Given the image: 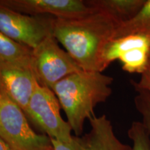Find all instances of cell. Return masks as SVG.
I'll list each match as a JSON object with an SVG mask.
<instances>
[{"label":"cell","mask_w":150,"mask_h":150,"mask_svg":"<svg viewBox=\"0 0 150 150\" xmlns=\"http://www.w3.org/2000/svg\"><path fill=\"white\" fill-rule=\"evenodd\" d=\"M119 23L95 11L73 18H54L52 34L82 70L103 72L105 48L115 39Z\"/></svg>","instance_id":"1"},{"label":"cell","mask_w":150,"mask_h":150,"mask_svg":"<svg viewBox=\"0 0 150 150\" xmlns=\"http://www.w3.org/2000/svg\"><path fill=\"white\" fill-rule=\"evenodd\" d=\"M113 79L100 72L81 70L52 88L76 136L83 133L84 122L95 116V108L112 94Z\"/></svg>","instance_id":"2"},{"label":"cell","mask_w":150,"mask_h":150,"mask_svg":"<svg viewBox=\"0 0 150 150\" xmlns=\"http://www.w3.org/2000/svg\"><path fill=\"white\" fill-rule=\"evenodd\" d=\"M0 137L12 150H54L51 138L33 131L23 110L1 89Z\"/></svg>","instance_id":"3"},{"label":"cell","mask_w":150,"mask_h":150,"mask_svg":"<svg viewBox=\"0 0 150 150\" xmlns=\"http://www.w3.org/2000/svg\"><path fill=\"white\" fill-rule=\"evenodd\" d=\"M31 70L38 83L52 90L60 81L83 70L52 33L32 50Z\"/></svg>","instance_id":"4"},{"label":"cell","mask_w":150,"mask_h":150,"mask_svg":"<svg viewBox=\"0 0 150 150\" xmlns=\"http://www.w3.org/2000/svg\"><path fill=\"white\" fill-rule=\"evenodd\" d=\"M61 108L59 99L52 90L38 83L25 115L51 139L69 142L74 136L69 123L62 117Z\"/></svg>","instance_id":"5"},{"label":"cell","mask_w":150,"mask_h":150,"mask_svg":"<svg viewBox=\"0 0 150 150\" xmlns=\"http://www.w3.org/2000/svg\"><path fill=\"white\" fill-rule=\"evenodd\" d=\"M54 18L29 16L0 5V31L15 42L32 50L52 34Z\"/></svg>","instance_id":"6"},{"label":"cell","mask_w":150,"mask_h":150,"mask_svg":"<svg viewBox=\"0 0 150 150\" xmlns=\"http://www.w3.org/2000/svg\"><path fill=\"white\" fill-rule=\"evenodd\" d=\"M106 68L118 60L124 71L142 74L148 70L150 60V36L133 34L113 39L105 48Z\"/></svg>","instance_id":"7"},{"label":"cell","mask_w":150,"mask_h":150,"mask_svg":"<svg viewBox=\"0 0 150 150\" xmlns=\"http://www.w3.org/2000/svg\"><path fill=\"white\" fill-rule=\"evenodd\" d=\"M0 5L29 16L56 18H79L95 11L83 0H0Z\"/></svg>","instance_id":"8"},{"label":"cell","mask_w":150,"mask_h":150,"mask_svg":"<svg viewBox=\"0 0 150 150\" xmlns=\"http://www.w3.org/2000/svg\"><path fill=\"white\" fill-rule=\"evenodd\" d=\"M38 83L31 68L0 64V89L25 113Z\"/></svg>","instance_id":"9"},{"label":"cell","mask_w":150,"mask_h":150,"mask_svg":"<svg viewBox=\"0 0 150 150\" xmlns=\"http://www.w3.org/2000/svg\"><path fill=\"white\" fill-rule=\"evenodd\" d=\"M89 121V132L82 137L78 136L79 150H131V146L117 138L111 122L106 115H95Z\"/></svg>","instance_id":"10"},{"label":"cell","mask_w":150,"mask_h":150,"mask_svg":"<svg viewBox=\"0 0 150 150\" xmlns=\"http://www.w3.org/2000/svg\"><path fill=\"white\" fill-rule=\"evenodd\" d=\"M146 0H88L86 4L95 11L104 13L118 23L127 22L139 12Z\"/></svg>","instance_id":"11"},{"label":"cell","mask_w":150,"mask_h":150,"mask_svg":"<svg viewBox=\"0 0 150 150\" xmlns=\"http://www.w3.org/2000/svg\"><path fill=\"white\" fill-rule=\"evenodd\" d=\"M32 49L11 40L0 31V64H12L31 69Z\"/></svg>","instance_id":"12"},{"label":"cell","mask_w":150,"mask_h":150,"mask_svg":"<svg viewBox=\"0 0 150 150\" xmlns=\"http://www.w3.org/2000/svg\"><path fill=\"white\" fill-rule=\"evenodd\" d=\"M133 34L150 36V0H146L145 4L134 18L119 24L115 31V39Z\"/></svg>","instance_id":"13"},{"label":"cell","mask_w":150,"mask_h":150,"mask_svg":"<svg viewBox=\"0 0 150 150\" xmlns=\"http://www.w3.org/2000/svg\"><path fill=\"white\" fill-rule=\"evenodd\" d=\"M134 89L137 93L134 97L135 106L141 115V122L147 131L150 143V93L143 89Z\"/></svg>","instance_id":"14"},{"label":"cell","mask_w":150,"mask_h":150,"mask_svg":"<svg viewBox=\"0 0 150 150\" xmlns=\"http://www.w3.org/2000/svg\"><path fill=\"white\" fill-rule=\"evenodd\" d=\"M128 136L133 143L131 150H150L149 137L141 122L135 121L131 124Z\"/></svg>","instance_id":"15"},{"label":"cell","mask_w":150,"mask_h":150,"mask_svg":"<svg viewBox=\"0 0 150 150\" xmlns=\"http://www.w3.org/2000/svg\"><path fill=\"white\" fill-rule=\"evenodd\" d=\"M54 150H79L78 136H74L69 142H63L59 140L51 139Z\"/></svg>","instance_id":"16"},{"label":"cell","mask_w":150,"mask_h":150,"mask_svg":"<svg viewBox=\"0 0 150 150\" xmlns=\"http://www.w3.org/2000/svg\"><path fill=\"white\" fill-rule=\"evenodd\" d=\"M130 82L134 88L143 89L150 93V72L149 71L147 70L142 73L138 81L131 80Z\"/></svg>","instance_id":"17"},{"label":"cell","mask_w":150,"mask_h":150,"mask_svg":"<svg viewBox=\"0 0 150 150\" xmlns=\"http://www.w3.org/2000/svg\"><path fill=\"white\" fill-rule=\"evenodd\" d=\"M0 150H12L1 137H0Z\"/></svg>","instance_id":"18"},{"label":"cell","mask_w":150,"mask_h":150,"mask_svg":"<svg viewBox=\"0 0 150 150\" xmlns=\"http://www.w3.org/2000/svg\"><path fill=\"white\" fill-rule=\"evenodd\" d=\"M147 71H149V72H150V60H149V67H148V70Z\"/></svg>","instance_id":"19"}]
</instances>
